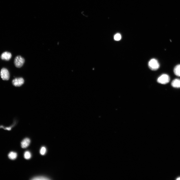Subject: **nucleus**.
I'll list each match as a JSON object with an SVG mask.
<instances>
[{
  "label": "nucleus",
  "mask_w": 180,
  "mask_h": 180,
  "mask_svg": "<svg viewBox=\"0 0 180 180\" xmlns=\"http://www.w3.org/2000/svg\"><path fill=\"white\" fill-rule=\"evenodd\" d=\"M148 66L152 70L156 71L159 68L160 65L158 61L155 58H152L148 63Z\"/></svg>",
  "instance_id": "nucleus-1"
},
{
  "label": "nucleus",
  "mask_w": 180,
  "mask_h": 180,
  "mask_svg": "<svg viewBox=\"0 0 180 180\" xmlns=\"http://www.w3.org/2000/svg\"><path fill=\"white\" fill-rule=\"evenodd\" d=\"M25 62L24 58L20 56L16 57L14 60V64L18 68H20L23 65Z\"/></svg>",
  "instance_id": "nucleus-2"
},
{
  "label": "nucleus",
  "mask_w": 180,
  "mask_h": 180,
  "mask_svg": "<svg viewBox=\"0 0 180 180\" xmlns=\"http://www.w3.org/2000/svg\"><path fill=\"white\" fill-rule=\"evenodd\" d=\"M169 76L166 74H163L160 76L157 80V82L158 83L165 84L168 83L170 81Z\"/></svg>",
  "instance_id": "nucleus-3"
},
{
  "label": "nucleus",
  "mask_w": 180,
  "mask_h": 180,
  "mask_svg": "<svg viewBox=\"0 0 180 180\" xmlns=\"http://www.w3.org/2000/svg\"><path fill=\"white\" fill-rule=\"evenodd\" d=\"M0 76L2 79L4 80H8L9 79L10 75L8 70L5 68H2L0 71Z\"/></svg>",
  "instance_id": "nucleus-4"
},
{
  "label": "nucleus",
  "mask_w": 180,
  "mask_h": 180,
  "mask_svg": "<svg viewBox=\"0 0 180 180\" xmlns=\"http://www.w3.org/2000/svg\"><path fill=\"white\" fill-rule=\"evenodd\" d=\"M24 80L23 78H18L13 79L12 81V83L15 86L20 87L24 84Z\"/></svg>",
  "instance_id": "nucleus-5"
},
{
  "label": "nucleus",
  "mask_w": 180,
  "mask_h": 180,
  "mask_svg": "<svg viewBox=\"0 0 180 180\" xmlns=\"http://www.w3.org/2000/svg\"><path fill=\"white\" fill-rule=\"evenodd\" d=\"M12 57V55L10 53L5 52L2 54L1 58L2 60L9 61L11 59Z\"/></svg>",
  "instance_id": "nucleus-6"
},
{
  "label": "nucleus",
  "mask_w": 180,
  "mask_h": 180,
  "mask_svg": "<svg viewBox=\"0 0 180 180\" xmlns=\"http://www.w3.org/2000/svg\"><path fill=\"white\" fill-rule=\"evenodd\" d=\"M30 143V140L29 138H25L21 142V146L22 148H26L29 146Z\"/></svg>",
  "instance_id": "nucleus-7"
},
{
  "label": "nucleus",
  "mask_w": 180,
  "mask_h": 180,
  "mask_svg": "<svg viewBox=\"0 0 180 180\" xmlns=\"http://www.w3.org/2000/svg\"><path fill=\"white\" fill-rule=\"evenodd\" d=\"M172 86L174 88H180V79H176L173 80L171 83Z\"/></svg>",
  "instance_id": "nucleus-8"
},
{
  "label": "nucleus",
  "mask_w": 180,
  "mask_h": 180,
  "mask_svg": "<svg viewBox=\"0 0 180 180\" xmlns=\"http://www.w3.org/2000/svg\"><path fill=\"white\" fill-rule=\"evenodd\" d=\"M174 72L176 76H180V64L176 66L174 69Z\"/></svg>",
  "instance_id": "nucleus-9"
},
{
  "label": "nucleus",
  "mask_w": 180,
  "mask_h": 180,
  "mask_svg": "<svg viewBox=\"0 0 180 180\" xmlns=\"http://www.w3.org/2000/svg\"><path fill=\"white\" fill-rule=\"evenodd\" d=\"M17 153L14 152H10L8 155L9 158L12 160L15 159L17 158Z\"/></svg>",
  "instance_id": "nucleus-10"
},
{
  "label": "nucleus",
  "mask_w": 180,
  "mask_h": 180,
  "mask_svg": "<svg viewBox=\"0 0 180 180\" xmlns=\"http://www.w3.org/2000/svg\"><path fill=\"white\" fill-rule=\"evenodd\" d=\"M31 180H50V179L46 177L38 176L34 177Z\"/></svg>",
  "instance_id": "nucleus-11"
},
{
  "label": "nucleus",
  "mask_w": 180,
  "mask_h": 180,
  "mask_svg": "<svg viewBox=\"0 0 180 180\" xmlns=\"http://www.w3.org/2000/svg\"><path fill=\"white\" fill-rule=\"evenodd\" d=\"M31 154L30 152L29 151H26L24 153V158L26 159H29L31 158Z\"/></svg>",
  "instance_id": "nucleus-12"
},
{
  "label": "nucleus",
  "mask_w": 180,
  "mask_h": 180,
  "mask_svg": "<svg viewBox=\"0 0 180 180\" xmlns=\"http://www.w3.org/2000/svg\"><path fill=\"white\" fill-rule=\"evenodd\" d=\"M114 38L115 40L116 41H118L121 39V36L120 34H117L115 35Z\"/></svg>",
  "instance_id": "nucleus-13"
},
{
  "label": "nucleus",
  "mask_w": 180,
  "mask_h": 180,
  "mask_svg": "<svg viewBox=\"0 0 180 180\" xmlns=\"http://www.w3.org/2000/svg\"><path fill=\"white\" fill-rule=\"evenodd\" d=\"M46 151V148L45 147H43L41 148L40 150V154L42 155H44L45 154Z\"/></svg>",
  "instance_id": "nucleus-14"
},
{
  "label": "nucleus",
  "mask_w": 180,
  "mask_h": 180,
  "mask_svg": "<svg viewBox=\"0 0 180 180\" xmlns=\"http://www.w3.org/2000/svg\"><path fill=\"white\" fill-rule=\"evenodd\" d=\"M177 180H180V177L178 178L177 179Z\"/></svg>",
  "instance_id": "nucleus-15"
}]
</instances>
